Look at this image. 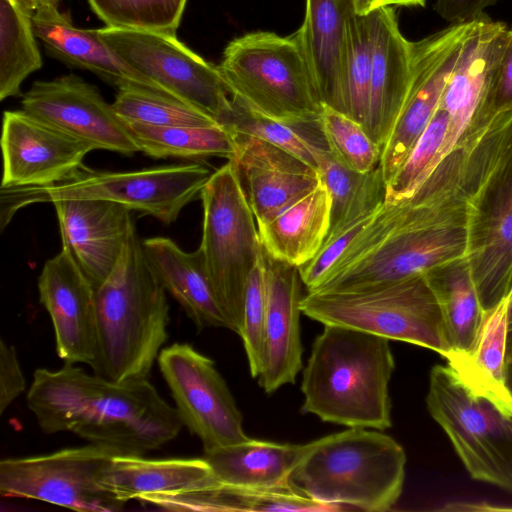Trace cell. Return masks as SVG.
Listing matches in <instances>:
<instances>
[{
  "label": "cell",
  "instance_id": "1",
  "mask_svg": "<svg viewBox=\"0 0 512 512\" xmlns=\"http://www.w3.org/2000/svg\"><path fill=\"white\" fill-rule=\"evenodd\" d=\"M460 175L436 168L408 199L383 202L308 292H342L425 274L466 257L467 205Z\"/></svg>",
  "mask_w": 512,
  "mask_h": 512
},
{
  "label": "cell",
  "instance_id": "2",
  "mask_svg": "<svg viewBox=\"0 0 512 512\" xmlns=\"http://www.w3.org/2000/svg\"><path fill=\"white\" fill-rule=\"evenodd\" d=\"M26 401L44 433L72 432L132 454L160 448L183 426L148 379L115 382L72 364L36 369Z\"/></svg>",
  "mask_w": 512,
  "mask_h": 512
},
{
  "label": "cell",
  "instance_id": "3",
  "mask_svg": "<svg viewBox=\"0 0 512 512\" xmlns=\"http://www.w3.org/2000/svg\"><path fill=\"white\" fill-rule=\"evenodd\" d=\"M459 188L467 205L466 258L486 312L512 286V112L464 138Z\"/></svg>",
  "mask_w": 512,
  "mask_h": 512
},
{
  "label": "cell",
  "instance_id": "4",
  "mask_svg": "<svg viewBox=\"0 0 512 512\" xmlns=\"http://www.w3.org/2000/svg\"><path fill=\"white\" fill-rule=\"evenodd\" d=\"M394 369L388 339L324 325L303 370L302 411L324 422L384 431L392 426L389 381Z\"/></svg>",
  "mask_w": 512,
  "mask_h": 512
},
{
  "label": "cell",
  "instance_id": "5",
  "mask_svg": "<svg viewBox=\"0 0 512 512\" xmlns=\"http://www.w3.org/2000/svg\"><path fill=\"white\" fill-rule=\"evenodd\" d=\"M95 303L94 373L115 382L147 379L168 339L169 305L135 225L113 271L95 290Z\"/></svg>",
  "mask_w": 512,
  "mask_h": 512
},
{
  "label": "cell",
  "instance_id": "6",
  "mask_svg": "<svg viewBox=\"0 0 512 512\" xmlns=\"http://www.w3.org/2000/svg\"><path fill=\"white\" fill-rule=\"evenodd\" d=\"M289 477L295 492L346 510H390L400 498L406 455L380 430L348 428L310 443Z\"/></svg>",
  "mask_w": 512,
  "mask_h": 512
},
{
  "label": "cell",
  "instance_id": "7",
  "mask_svg": "<svg viewBox=\"0 0 512 512\" xmlns=\"http://www.w3.org/2000/svg\"><path fill=\"white\" fill-rule=\"evenodd\" d=\"M217 69L231 97L252 109L290 124L320 121L324 104L295 34L237 37Z\"/></svg>",
  "mask_w": 512,
  "mask_h": 512
},
{
  "label": "cell",
  "instance_id": "8",
  "mask_svg": "<svg viewBox=\"0 0 512 512\" xmlns=\"http://www.w3.org/2000/svg\"><path fill=\"white\" fill-rule=\"evenodd\" d=\"M301 311L323 325L404 341L444 357L453 351L440 304L425 274L351 291L307 292Z\"/></svg>",
  "mask_w": 512,
  "mask_h": 512
},
{
  "label": "cell",
  "instance_id": "9",
  "mask_svg": "<svg viewBox=\"0 0 512 512\" xmlns=\"http://www.w3.org/2000/svg\"><path fill=\"white\" fill-rule=\"evenodd\" d=\"M426 406L470 476L512 493V402L475 391L449 365H435Z\"/></svg>",
  "mask_w": 512,
  "mask_h": 512
},
{
  "label": "cell",
  "instance_id": "10",
  "mask_svg": "<svg viewBox=\"0 0 512 512\" xmlns=\"http://www.w3.org/2000/svg\"><path fill=\"white\" fill-rule=\"evenodd\" d=\"M200 198L203 229L199 248L230 330L239 333L247 279L263 247L232 160L212 173Z\"/></svg>",
  "mask_w": 512,
  "mask_h": 512
},
{
  "label": "cell",
  "instance_id": "11",
  "mask_svg": "<svg viewBox=\"0 0 512 512\" xmlns=\"http://www.w3.org/2000/svg\"><path fill=\"white\" fill-rule=\"evenodd\" d=\"M120 453L126 452L90 443L46 455L3 459L0 493L75 511H120L126 503L101 483L104 471Z\"/></svg>",
  "mask_w": 512,
  "mask_h": 512
},
{
  "label": "cell",
  "instance_id": "12",
  "mask_svg": "<svg viewBox=\"0 0 512 512\" xmlns=\"http://www.w3.org/2000/svg\"><path fill=\"white\" fill-rule=\"evenodd\" d=\"M213 172L202 164L161 166L128 172L93 170L84 165L61 183L32 187L35 202L59 198L114 201L165 224L198 195Z\"/></svg>",
  "mask_w": 512,
  "mask_h": 512
},
{
  "label": "cell",
  "instance_id": "13",
  "mask_svg": "<svg viewBox=\"0 0 512 512\" xmlns=\"http://www.w3.org/2000/svg\"><path fill=\"white\" fill-rule=\"evenodd\" d=\"M100 37L133 69L173 97L213 116L219 123L231 108V95L217 69L176 35L104 27Z\"/></svg>",
  "mask_w": 512,
  "mask_h": 512
},
{
  "label": "cell",
  "instance_id": "14",
  "mask_svg": "<svg viewBox=\"0 0 512 512\" xmlns=\"http://www.w3.org/2000/svg\"><path fill=\"white\" fill-rule=\"evenodd\" d=\"M179 416L204 451L250 439L225 380L209 357L188 343L163 348L157 358Z\"/></svg>",
  "mask_w": 512,
  "mask_h": 512
},
{
  "label": "cell",
  "instance_id": "15",
  "mask_svg": "<svg viewBox=\"0 0 512 512\" xmlns=\"http://www.w3.org/2000/svg\"><path fill=\"white\" fill-rule=\"evenodd\" d=\"M470 25L471 21L454 23L412 42L409 90L379 163L385 183L402 165L436 112Z\"/></svg>",
  "mask_w": 512,
  "mask_h": 512
},
{
  "label": "cell",
  "instance_id": "16",
  "mask_svg": "<svg viewBox=\"0 0 512 512\" xmlns=\"http://www.w3.org/2000/svg\"><path fill=\"white\" fill-rule=\"evenodd\" d=\"M22 110L95 149L124 155L139 151L112 104L74 74L34 82L23 95Z\"/></svg>",
  "mask_w": 512,
  "mask_h": 512
},
{
  "label": "cell",
  "instance_id": "17",
  "mask_svg": "<svg viewBox=\"0 0 512 512\" xmlns=\"http://www.w3.org/2000/svg\"><path fill=\"white\" fill-rule=\"evenodd\" d=\"M507 32L505 23L485 13L471 21L439 103L449 117L440 162L461 145L471 129L488 121L484 119L485 105Z\"/></svg>",
  "mask_w": 512,
  "mask_h": 512
},
{
  "label": "cell",
  "instance_id": "18",
  "mask_svg": "<svg viewBox=\"0 0 512 512\" xmlns=\"http://www.w3.org/2000/svg\"><path fill=\"white\" fill-rule=\"evenodd\" d=\"M1 188L46 187L66 180L95 148L23 110L5 111Z\"/></svg>",
  "mask_w": 512,
  "mask_h": 512
},
{
  "label": "cell",
  "instance_id": "19",
  "mask_svg": "<svg viewBox=\"0 0 512 512\" xmlns=\"http://www.w3.org/2000/svg\"><path fill=\"white\" fill-rule=\"evenodd\" d=\"M38 291L52 321L59 358L65 364L92 367L97 346L95 288L65 247L45 262Z\"/></svg>",
  "mask_w": 512,
  "mask_h": 512
},
{
  "label": "cell",
  "instance_id": "20",
  "mask_svg": "<svg viewBox=\"0 0 512 512\" xmlns=\"http://www.w3.org/2000/svg\"><path fill=\"white\" fill-rule=\"evenodd\" d=\"M65 247L95 290L108 278L134 225L130 209L114 201L59 198L52 201Z\"/></svg>",
  "mask_w": 512,
  "mask_h": 512
},
{
  "label": "cell",
  "instance_id": "21",
  "mask_svg": "<svg viewBox=\"0 0 512 512\" xmlns=\"http://www.w3.org/2000/svg\"><path fill=\"white\" fill-rule=\"evenodd\" d=\"M234 160L257 224L265 223L320 184L318 169L259 138L236 133Z\"/></svg>",
  "mask_w": 512,
  "mask_h": 512
},
{
  "label": "cell",
  "instance_id": "22",
  "mask_svg": "<svg viewBox=\"0 0 512 512\" xmlns=\"http://www.w3.org/2000/svg\"><path fill=\"white\" fill-rule=\"evenodd\" d=\"M266 269V319L263 368L259 386L271 394L294 384L302 369L300 332L303 299L299 267L270 256L263 249Z\"/></svg>",
  "mask_w": 512,
  "mask_h": 512
},
{
  "label": "cell",
  "instance_id": "23",
  "mask_svg": "<svg viewBox=\"0 0 512 512\" xmlns=\"http://www.w3.org/2000/svg\"><path fill=\"white\" fill-rule=\"evenodd\" d=\"M370 15L373 50L365 130L383 148L409 90L412 42L402 35L392 6Z\"/></svg>",
  "mask_w": 512,
  "mask_h": 512
},
{
  "label": "cell",
  "instance_id": "24",
  "mask_svg": "<svg viewBox=\"0 0 512 512\" xmlns=\"http://www.w3.org/2000/svg\"><path fill=\"white\" fill-rule=\"evenodd\" d=\"M32 25L46 52L66 65L89 70L117 89L137 87L173 97L118 56L100 37L98 29L75 27L57 6L38 9L32 15Z\"/></svg>",
  "mask_w": 512,
  "mask_h": 512
},
{
  "label": "cell",
  "instance_id": "25",
  "mask_svg": "<svg viewBox=\"0 0 512 512\" xmlns=\"http://www.w3.org/2000/svg\"><path fill=\"white\" fill-rule=\"evenodd\" d=\"M141 246L159 283L180 304L199 330L207 327L230 329L216 298L200 248L186 252L165 237L145 239Z\"/></svg>",
  "mask_w": 512,
  "mask_h": 512
},
{
  "label": "cell",
  "instance_id": "26",
  "mask_svg": "<svg viewBox=\"0 0 512 512\" xmlns=\"http://www.w3.org/2000/svg\"><path fill=\"white\" fill-rule=\"evenodd\" d=\"M352 8V0H306L303 24L294 33L322 103L342 113L345 22Z\"/></svg>",
  "mask_w": 512,
  "mask_h": 512
},
{
  "label": "cell",
  "instance_id": "27",
  "mask_svg": "<svg viewBox=\"0 0 512 512\" xmlns=\"http://www.w3.org/2000/svg\"><path fill=\"white\" fill-rule=\"evenodd\" d=\"M101 483L120 501L140 500L154 494H170L220 484L204 458L146 459L120 453L102 475Z\"/></svg>",
  "mask_w": 512,
  "mask_h": 512
},
{
  "label": "cell",
  "instance_id": "28",
  "mask_svg": "<svg viewBox=\"0 0 512 512\" xmlns=\"http://www.w3.org/2000/svg\"><path fill=\"white\" fill-rule=\"evenodd\" d=\"M305 445L280 444L250 438L204 451L203 458L221 484L261 489H291L289 477Z\"/></svg>",
  "mask_w": 512,
  "mask_h": 512
},
{
  "label": "cell",
  "instance_id": "29",
  "mask_svg": "<svg viewBox=\"0 0 512 512\" xmlns=\"http://www.w3.org/2000/svg\"><path fill=\"white\" fill-rule=\"evenodd\" d=\"M330 211V195L322 183L267 222L257 224L263 249L294 266L306 264L325 241Z\"/></svg>",
  "mask_w": 512,
  "mask_h": 512
},
{
  "label": "cell",
  "instance_id": "30",
  "mask_svg": "<svg viewBox=\"0 0 512 512\" xmlns=\"http://www.w3.org/2000/svg\"><path fill=\"white\" fill-rule=\"evenodd\" d=\"M141 502L170 511H305L335 512L345 508L305 497L292 489L261 490L217 484L170 494L144 496Z\"/></svg>",
  "mask_w": 512,
  "mask_h": 512
},
{
  "label": "cell",
  "instance_id": "31",
  "mask_svg": "<svg viewBox=\"0 0 512 512\" xmlns=\"http://www.w3.org/2000/svg\"><path fill=\"white\" fill-rule=\"evenodd\" d=\"M313 153L331 200L326 238L371 214L384 202L386 183L379 166L367 173L353 171L332 156L326 143L317 145Z\"/></svg>",
  "mask_w": 512,
  "mask_h": 512
},
{
  "label": "cell",
  "instance_id": "32",
  "mask_svg": "<svg viewBox=\"0 0 512 512\" xmlns=\"http://www.w3.org/2000/svg\"><path fill=\"white\" fill-rule=\"evenodd\" d=\"M440 304L453 351L470 353L478 338L485 311L466 257L425 273Z\"/></svg>",
  "mask_w": 512,
  "mask_h": 512
},
{
  "label": "cell",
  "instance_id": "33",
  "mask_svg": "<svg viewBox=\"0 0 512 512\" xmlns=\"http://www.w3.org/2000/svg\"><path fill=\"white\" fill-rule=\"evenodd\" d=\"M507 343L506 297L485 312L473 350L470 353L452 351L445 358L459 378L473 390L512 402L504 383Z\"/></svg>",
  "mask_w": 512,
  "mask_h": 512
},
{
  "label": "cell",
  "instance_id": "34",
  "mask_svg": "<svg viewBox=\"0 0 512 512\" xmlns=\"http://www.w3.org/2000/svg\"><path fill=\"white\" fill-rule=\"evenodd\" d=\"M125 125L139 151L152 158L234 160L238 153L236 132L223 124L204 127Z\"/></svg>",
  "mask_w": 512,
  "mask_h": 512
},
{
  "label": "cell",
  "instance_id": "35",
  "mask_svg": "<svg viewBox=\"0 0 512 512\" xmlns=\"http://www.w3.org/2000/svg\"><path fill=\"white\" fill-rule=\"evenodd\" d=\"M32 16L15 0H0V99L21 95V84L42 67Z\"/></svg>",
  "mask_w": 512,
  "mask_h": 512
},
{
  "label": "cell",
  "instance_id": "36",
  "mask_svg": "<svg viewBox=\"0 0 512 512\" xmlns=\"http://www.w3.org/2000/svg\"><path fill=\"white\" fill-rule=\"evenodd\" d=\"M220 124L282 148L318 169L313 150L324 137L320 122L290 124L264 115L231 97V108Z\"/></svg>",
  "mask_w": 512,
  "mask_h": 512
},
{
  "label": "cell",
  "instance_id": "37",
  "mask_svg": "<svg viewBox=\"0 0 512 512\" xmlns=\"http://www.w3.org/2000/svg\"><path fill=\"white\" fill-rule=\"evenodd\" d=\"M372 50L371 15L358 14L352 8L345 22L343 113L364 128L368 115Z\"/></svg>",
  "mask_w": 512,
  "mask_h": 512
},
{
  "label": "cell",
  "instance_id": "38",
  "mask_svg": "<svg viewBox=\"0 0 512 512\" xmlns=\"http://www.w3.org/2000/svg\"><path fill=\"white\" fill-rule=\"evenodd\" d=\"M112 107L124 123L160 127H204L220 124L213 116L195 106L137 87L118 89Z\"/></svg>",
  "mask_w": 512,
  "mask_h": 512
},
{
  "label": "cell",
  "instance_id": "39",
  "mask_svg": "<svg viewBox=\"0 0 512 512\" xmlns=\"http://www.w3.org/2000/svg\"><path fill=\"white\" fill-rule=\"evenodd\" d=\"M107 27L176 35L187 0H87Z\"/></svg>",
  "mask_w": 512,
  "mask_h": 512
},
{
  "label": "cell",
  "instance_id": "40",
  "mask_svg": "<svg viewBox=\"0 0 512 512\" xmlns=\"http://www.w3.org/2000/svg\"><path fill=\"white\" fill-rule=\"evenodd\" d=\"M448 121L447 112L438 106L402 165L386 183L384 202L394 203L410 198L437 167Z\"/></svg>",
  "mask_w": 512,
  "mask_h": 512
},
{
  "label": "cell",
  "instance_id": "41",
  "mask_svg": "<svg viewBox=\"0 0 512 512\" xmlns=\"http://www.w3.org/2000/svg\"><path fill=\"white\" fill-rule=\"evenodd\" d=\"M320 126L328 150L342 165L359 173L379 166L382 148L360 123L324 105Z\"/></svg>",
  "mask_w": 512,
  "mask_h": 512
},
{
  "label": "cell",
  "instance_id": "42",
  "mask_svg": "<svg viewBox=\"0 0 512 512\" xmlns=\"http://www.w3.org/2000/svg\"><path fill=\"white\" fill-rule=\"evenodd\" d=\"M266 319V269L262 256L251 270L245 288L239 335L248 359L249 371L258 378L264 363Z\"/></svg>",
  "mask_w": 512,
  "mask_h": 512
},
{
  "label": "cell",
  "instance_id": "43",
  "mask_svg": "<svg viewBox=\"0 0 512 512\" xmlns=\"http://www.w3.org/2000/svg\"><path fill=\"white\" fill-rule=\"evenodd\" d=\"M372 214L373 212L349 225L341 232L327 237L317 254L309 262L299 267L301 279L307 292L316 287Z\"/></svg>",
  "mask_w": 512,
  "mask_h": 512
},
{
  "label": "cell",
  "instance_id": "44",
  "mask_svg": "<svg viewBox=\"0 0 512 512\" xmlns=\"http://www.w3.org/2000/svg\"><path fill=\"white\" fill-rule=\"evenodd\" d=\"M505 112H512V28L507 32L496 75L485 105L484 119L489 120L494 115Z\"/></svg>",
  "mask_w": 512,
  "mask_h": 512
},
{
  "label": "cell",
  "instance_id": "45",
  "mask_svg": "<svg viewBox=\"0 0 512 512\" xmlns=\"http://www.w3.org/2000/svg\"><path fill=\"white\" fill-rule=\"evenodd\" d=\"M26 381L22 373L15 347L0 342V413L25 390Z\"/></svg>",
  "mask_w": 512,
  "mask_h": 512
},
{
  "label": "cell",
  "instance_id": "46",
  "mask_svg": "<svg viewBox=\"0 0 512 512\" xmlns=\"http://www.w3.org/2000/svg\"><path fill=\"white\" fill-rule=\"evenodd\" d=\"M499 0H436L434 9L451 24L469 22L484 13V9Z\"/></svg>",
  "mask_w": 512,
  "mask_h": 512
},
{
  "label": "cell",
  "instance_id": "47",
  "mask_svg": "<svg viewBox=\"0 0 512 512\" xmlns=\"http://www.w3.org/2000/svg\"><path fill=\"white\" fill-rule=\"evenodd\" d=\"M15 2L31 16L40 8L55 5L59 0H15Z\"/></svg>",
  "mask_w": 512,
  "mask_h": 512
},
{
  "label": "cell",
  "instance_id": "48",
  "mask_svg": "<svg viewBox=\"0 0 512 512\" xmlns=\"http://www.w3.org/2000/svg\"><path fill=\"white\" fill-rule=\"evenodd\" d=\"M504 383L509 395L512 398V338L508 339L505 365H504Z\"/></svg>",
  "mask_w": 512,
  "mask_h": 512
},
{
  "label": "cell",
  "instance_id": "49",
  "mask_svg": "<svg viewBox=\"0 0 512 512\" xmlns=\"http://www.w3.org/2000/svg\"><path fill=\"white\" fill-rule=\"evenodd\" d=\"M352 3L356 13L365 15L377 8L378 0H352Z\"/></svg>",
  "mask_w": 512,
  "mask_h": 512
},
{
  "label": "cell",
  "instance_id": "50",
  "mask_svg": "<svg viewBox=\"0 0 512 512\" xmlns=\"http://www.w3.org/2000/svg\"><path fill=\"white\" fill-rule=\"evenodd\" d=\"M425 3L426 0H378L377 8L383 6H425Z\"/></svg>",
  "mask_w": 512,
  "mask_h": 512
},
{
  "label": "cell",
  "instance_id": "51",
  "mask_svg": "<svg viewBox=\"0 0 512 512\" xmlns=\"http://www.w3.org/2000/svg\"><path fill=\"white\" fill-rule=\"evenodd\" d=\"M507 329L508 339L512 338V286L507 296Z\"/></svg>",
  "mask_w": 512,
  "mask_h": 512
}]
</instances>
